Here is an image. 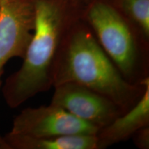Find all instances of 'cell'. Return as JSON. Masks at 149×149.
Listing matches in <instances>:
<instances>
[{"label": "cell", "mask_w": 149, "mask_h": 149, "mask_svg": "<svg viewBox=\"0 0 149 149\" xmlns=\"http://www.w3.org/2000/svg\"><path fill=\"white\" fill-rule=\"evenodd\" d=\"M71 82L111 99L127 112L139 101L149 79L132 84L124 79L88 26L73 24L56 58L53 87Z\"/></svg>", "instance_id": "obj_1"}, {"label": "cell", "mask_w": 149, "mask_h": 149, "mask_svg": "<svg viewBox=\"0 0 149 149\" xmlns=\"http://www.w3.org/2000/svg\"><path fill=\"white\" fill-rule=\"evenodd\" d=\"M34 29L22 66L10 74L1 90L11 109L53 87L55 62L65 36L73 25L61 0H33Z\"/></svg>", "instance_id": "obj_2"}, {"label": "cell", "mask_w": 149, "mask_h": 149, "mask_svg": "<svg viewBox=\"0 0 149 149\" xmlns=\"http://www.w3.org/2000/svg\"><path fill=\"white\" fill-rule=\"evenodd\" d=\"M91 31L124 79L144 84L148 78V40L114 6L93 2L86 11Z\"/></svg>", "instance_id": "obj_3"}, {"label": "cell", "mask_w": 149, "mask_h": 149, "mask_svg": "<svg viewBox=\"0 0 149 149\" xmlns=\"http://www.w3.org/2000/svg\"><path fill=\"white\" fill-rule=\"evenodd\" d=\"M99 129L61 108L50 104L27 108L15 117L10 131L15 137H53L72 135H96Z\"/></svg>", "instance_id": "obj_4"}, {"label": "cell", "mask_w": 149, "mask_h": 149, "mask_svg": "<svg viewBox=\"0 0 149 149\" xmlns=\"http://www.w3.org/2000/svg\"><path fill=\"white\" fill-rule=\"evenodd\" d=\"M54 88L51 104L99 130L125 113L111 99L77 84L63 83L55 86Z\"/></svg>", "instance_id": "obj_5"}, {"label": "cell", "mask_w": 149, "mask_h": 149, "mask_svg": "<svg viewBox=\"0 0 149 149\" xmlns=\"http://www.w3.org/2000/svg\"><path fill=\"white\" fill-rule=\"evenodd\" d=\"M34 29L33 0H0V70L24 58Z\"/></svg>", "instance_id": "obj_6"}, {"label": "cell", "mask_w": 149, "mask_h": 149, "mask_svg": "<svg viewBox=\"0 0 149 149\" xmlns=\"http://www.w3.org/2000/svg\"><path fill=\"white\" fill-rule=\"evenodd\" d=\"M149 126V84L139 101L96 134L97 149H103L131 138L137 130Z\"/></svg>", "instance_id": "obj_7"}, {"label": "cell", "mask_w": 149, "mask_h": 149, "mask_svg": "<svg viewBox=\"0 0 149 149\" xmlns=\"http://www.w3.org/2000/svg\"><path fill=\"white\" fill-rule=\"evenodd\" d=\"M3 149H97L96 135H72L53 137H0Z\"/></svg>", "instance_id": "obj_8"}, {"label": "cell", "mask_w": 149, "mask_h": 149, "mask_svg": "<svg viewBox=\"0 0 149 149\" xmlns=\"http://www.w3.org/2000/svg\"><path fill=\"white\" fill-rule=\"evenodd\" d=\"M121 5L126 15L148 40L149 0H121Z\"/></svg>", "instance_id": "obj_9"}, {"label": "cell", "mask_w": 149, "mask_h": 149, "mask_svg": "<svg viewBox=\"0 0 149 149\" xmlns=\"http://www.w3.org/2000/svg\"><path fill=\"white\" fill-rule=\"evenodd\" d=\"M134 144L141 149L149 148V126L137 130L132 137Z\"/></svg>", "instance_id": "obj_10"}, {"label": "cell", "mask_w": 149, "mask_h": 149, "mask_svg": "<svg viewBox=\"0 0 149 149\" xmlns=\"http://www.w3.org/2000/svg\"><path fill=\"white\" fill-rule=\"evenodd\" d=\"M3 74V70L1 69L0 70V91L1 89V86L3 84V81H2V76Z\"/></svg>", "instance_id": "obj_11"}]
</instances>
